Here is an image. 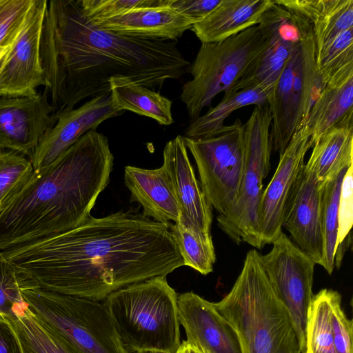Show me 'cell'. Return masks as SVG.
Listing matches in <instances>:
<instances>
[{
  "label": "cell",
  "instance_id": "cell-17",
  "mask_svg": "<svg viewBox=\"0 0 353 353\" xmlns=\"http://www.w3.org/2000/svg\"><path fill=\"white\" fill-rule=\"evenodd\" d=\"M320 183L306 163L288 201L283 228L292 242L314 263L322 265L324 239L321 214Z\"/></svg>",
  "mask_w": 353,
  "mask_h": 353
},
{
  "label": "cell",
  "instance_id": "cell-18",
  "mask_svg": "<svg viewBox=\"0 0 353 353\" xmlns=\"http://www.w3.org/2000/svg\"><path fill=\"white\" fill-rule=\"evenodd\" d=\"M177 306L186 341L201 353H241L236 334L214 303L188 292L177 296Z\"/></svg>",
  "mask_w": 353,
  "mask_h": 353
},
{
  "label": "cell",
  "instance_id": "cell-6",
  "mask_svg": "<svg viewBox=\"0 0 353 353\" xmlns=\"http://www.w3.org/2000/svg\"><path fill=\"white\" fill-rule=\"evenodd\" d=\"M17 274L32 312L73 349L79 353H128L103 302L51 292Z\"/></svg>",
  "mask_w": 353,
  "mask_h": 353
},
{
  "label": "cell",
  "instance_id": "cell-7",
  "mask_svg": "<svg viewBox=\"0 0 353 353\" xmlns=\"http://www.w3.org/2000/svg\"><path fill=\"white\" fill-rule=\"evenodd\" d=\"M267 38L258 26L217 43H201L180 95L190 120L201 116L219 93L230 90L264 50Z\"/></svg>",
  "mask_w": 353,
  "mask_h": 353
},
{
  "label": "cell",
  "instance_id": "cell-14",
  "mask_svg": "<svg viewBox=\"0 0 353 353\" xmlns=\"http://www.w3.org/2000/svg\"><path fill=\"white\" fill-rule=\"evenodd\" d=\"M311 134L304 125L292 137L279 155L278 166L263 191L258 213L260 249L272 244L283 232L285 208L292 190L305 165V157L312 148Z\"/></svg>",
  "mask_w": 353,
  "mask_h": 353
},
{
  "label": "cell",
  "instance_id": "cell-41",
  "mask_svg": "<svg viewBox=\"0 0 353 353\" xmlns=\"http://www.w3.org/2000/svg\"><path fill=\"white\" fill-rule=\"evenodd\" d=\"M175 353H201L196 348L191 345L186 341H182Z\"/></svg>",
  "mask_w": 353,
  "mask_h": 353
},
{
  "label": "cell",
  "instance_id": "cell-42",
  "mask_svg": "<svg viewBox=\"0 0 353 353\" xmlns=\"http://www.w3.org/2000/svg\"><path fill=\"white\" fill-rule=\"evenodd\" d=\"M13 43L14 42H12L10 44L6 45V46H0V63H1V60L3 59V58L4 57V56L6 54V53L8 52V50L11 48Z\"/></svg>",
  "mask_w": 353,
  "mask_h": 353
},
{
  "label": "cell",
  "instance_id": "cell-10",
  "mask_svg": "<svg viewBox=\"0 0 353 353\" xmlns=\"http://www.w3.org/2000/svg\"><path fill=\"white\" fill-rule=\"evenodd\" d=\"M183 139L206 200L219 215L225 214L239 194L245 169L243 123L237 119L215 136Z\"/></svg>",
  "mask_w": 353,
  "mask_h": 353
},
{
  "label": "cell",
  "instance_id": "cell-31",
  "mask_svg": "<svg viewBox=\"0 0 353 353\" xmlns=\"http://www.w3.org/2000/svg\"><path fill=\"white\" fill-rule=\"evenodd\" d=\"M348 168L335 173L320 183L321 214L324 239V256L321 266L329 274H332L334 268L339 195L343 178Z\"/></svg>",
  "mask_w": 353,
  "mask_h": 353
},
{
  "label": "cell",
  "instance_id": "cell-12",
  "mask_svg": "<svg viewBox=\"0 0 353 353\" xmlns=\"http://www.w3.org/2000/svg\"><path fill=\"white\" fill-rule=\"evenodd\" d=\"M257 26L266 37L267 45L254 63L230 90L260 86L272 95L285 64L301 43V20L274 0Z\"/></svg>",
  "mask_w": 353,
  "mask_h": 353
},
{
  "label": "cell",
  "instance_id": "cell-24",
  "mask_svg": "<svg viewBox=\"0 0 353 353\" xmlns=\"http://www.w3.org/2000/svg\"><path fill=\"white\" fill-rule=\"evenodd\" d=\"M351 117H353V65L325 83L305 125L314 143L323 134Z\"/></svg>",
  "mask_w": 353,
  "mask_h": 353
},
{
  "label": "cell",
  "instance_id": "cell-5",
  "mask_svg": "<svg viewBox=\"0 0 353 353\" xmlns=\"http://www.w3.org/2000/svg\"><path fill=\"white\" fill-rule=\"evenodd\" d=\"M177 294L166 276L122 288L103 301L125 349L175 353L181 345Z\"/></svg>",
  "mask_w": 353,
  "mask_h": 353
},
{
  "label": "cell",
  "instance_id": "cell-20",
  "mask_svg": "<svg viewBox=\"0 0 353 353\" xmlns=\"http://www.w3.org/2000/svg\"><path fill=\"white\" fill-rule=\"evenodd\" d=\"M124 183L131 194V200L143 208V215L166 225L170 221L179 223V205L163 165L154 170L127 165L124 168Z\"/></svg>",
  "mask_w": 353,
  "mask_h": 353
},
{
  "label": "cell",
  "instance_id": "cell-22",
  "mask_svg": "<svg viewBox=\"0 0 353 353\" xmlns=\"http://www.w3.org/2000/svg\"><path fill=\"white\" fill-rule=\"evenodd\" d=\"M274 0H221L191 30L201 43H217L257 26Z\"/></svg>",
  "mask_w": 353,
  "mask_h": 353
},
{
  "label": "cell",
  "instance_id": "cell-37",
  "mask_svg": "<svg viewBox=\"0 0 353 353\" xmlns=\"http://www.w3.org/2000/svg\"><path fill=\"white\" fill-rule=\"evenodd\" d=\"M24 302L17 271L0 252V314H10L15 306Z\"/></svg>",
  "mask_w": 353,
  "mask_h": 353
},
{
  "label": "cell",
  "instance_id": "cell-40",
  "mask_svg": "<svg viewBox=\"0 0 353 353\" xmlns=\"http://www.w3.org/2000/svg\"><path fill=\"white\" fill-rule=\"evenodd\" d=\"M0 353H22L17 336L3 314H0Z\"/></svg>",
  "mask_w": 353,
  "mask_h": 353
},
{
  "label": "cell",
  "instance_id": "cell-8",
  "mask_svg": "<svg viewBox=\"0 0 353 353\" xmlns=\"http://www.w3.org/2000/svg\"><path fill=\"white\" fill-rule=\"evenodd\" d=\"M298 17L302 30L301 43L285 64L268 101L272 114V146L279 155L285 151L295 132L305 125L325 85L316 65L312 28Z\"/></svg>",
  "mask_w": 353,
  "mask_h": 353
},
{
  "label": "cell",
  "instance_id": "cell-25",
  "mask_svg": "<svg viewBox=\"0 0 353 353\" xmlns=\"http://www.w3.org/2000/svg\"><path fill=\"white\" fill-rule=\"evenodd\" d=\"M307 163L318 180L328 177L353 163V117L320 136L314 143Z\"/></svg>",
  "mask_w": 353,
  "mask_h": 353
},
{
  "label": "cell",
  "instance_id": "cell-36",
  "mask_svg": "<svg viewBox=\"0 0 353 353\" xmlns=\"http://www.w3.org/2000/svg\"><path fill=\"white\" fill-rule=\"evenodd\" d=\"M34 0H0V46L18 37Z\"/></svg>",
  "mask_w": 353,
  "mask_h": 353
},
{
  "label": "cell",
  "instance_id": "cell-28",
  "mask_svg": "<svg viewBox=\"0 0 353 353\" xmlns=\"http://www.w3.org/2000/svg\"><path fill=\"white\" fill-rule=\"evenodd\" d=\"M4 316L18 339L22 353H79L47 327L26 301Z\"/></svg>",
  "mask_w": 353,
  "mask_h": 353
},
{
  "label": "cell",
  "instance_id": "cell-15",
  "mask_svg": "<svg viewBox=\"0 0 353 353\" xmlns=\"http://www.w3.org/2000/svg\"><path fill=\"white\" fill-rule=\"evenodd\" d=\"M45 92L32 96H0V148L31 158L40 139L56 119Z\"/></svg>",
  "mask_w": 353,
  "mask_h": 353
},
{
  "label": "cell",
  "instance_id": "cell-16",
  "mask_svg": "<svg viewBox=\"0 0 353 353\" xmlns=\"http://www.w3.org/2000/svg\"><path fill=\"white\" fill-rule=\"evenodd\" d=\"M122 113L114 107L110 92L99 94L81 106L61 113L40 139L30 159L34 171L49 166L87 132Z\"/></svg>",
  "mask_w": 353,
  "mask_h": 353
},
{
  "label": "cell",
  "instance_id": "cell-30",
  "mask_svg": "<svg viewBox=\"0 0 353 353\" xmlns=\"http://www.w3.org/2000/svg\"><path fill=\"white\" fill-rule=\"evenodd\" d=\"M169 230L183 261L203 275L213 271L215 250L210 232H205L178 223L170 224Z\"/></svg>",
  "mask_w": 353,
  "mask_h": 353
},
{
  "label": "cell",
  "instance_id": "cell-38",
  "mask_svg": "<svg viewBox=\"0 0 353 353\" xmlns=\"http://www.w3.org/2000/svg\"><path fill=\"white\" fill-rule=\"evenodd\" d=\"M342 298L339 292L332 294V316L334 344L336 353H352L353 323L349 319L342 306Z\"/></svg>",
  "mask_w": 353,
  "mask_h": 353
},
{
  "label": "cell",
  "instance_id": "cell-13",
  "mask_svg": "<svg viewBox=\"0 0 353 353\" xmlns=\"http://www.w3.org/2000/svg\"><path fill=\"white\" fill-rule=\"evenodd\" d=\"M47 0H34L22 28L0 63V96H32L48 87L40 41Z\"/></svg>",
  "mask_w": 353,
  "mask_h": 353
},
{
  "label": "cell",
  "instance_id": "cell-39",
  "mask_svg": "<svg viewBox=\"0 0 353 353\" xmlns=\"http://www.w3.org/2000/svg\"><path fill=\"white\" fill-rule=\"evenodd\" d=\"M221 0H173L170 7L195 23L203 21Z\"/></svg>",
  "mask_w": 353,
  "mask_h": 353
},
{
  "label": "cell",
  "instance_id": "cell-19",
  "mask_svg": "<svg viewBox=\"0 0 353 353\" xmlns=\"http://www.w3.org/2000/svg\"><path fill=\"white\" fill-rule=\"evenodd\" d=\"M163 162L180 212V223L210 232L212 208L208 203L190 163L183 137L176 136L167 142L163 152Z\"/></svg>",
  "mask_w": 353,
  "mask_h": 353
},
{
  "label": "cell",
  "instance_id": "cell-4",
  "mask_svg": "<svg viewBox=\"0 0 353 353\" xmlns=\"http://www.w3.org/2000/svg\"><path fill=\"white\" fill-rule=\"evenodd\" d=\"M261 254L248 251L230 291L214 303L234 329L241 353H301L290 314L275 293Z\"/></svg>",
  "mask_w": 353,
  "mask_h": 353
},
{
  "label": "cell",
  "instance_id": "cell-1",
  "mask_svg": "<svg viewBox=\"0 0 353 353\" xmlns=\"http://www.w3.org/2000/svg\"><path fill=\"white\" fill-rule=\"evenodd\" d=\"M170 224L119 211L91 216L70 230L1 252L41 288L103 301L122 288L183 265Z\"/></svg>",
  "mask_w": 353,
  "mask_h": 353
},
{
  "label": "cell",
  "instance_id": "cell-3",
  "mask_svg": "<svg viewBox=\"0 0 353 353\" xmlns=\"http://www.w3.org/2000/svg\"><path fill=\"white\" fill-rule=\"evenodd\" d=\"M113 162L108 138L92 130L34 171L0 212V252L83 223L109 183Z\"/></svg>",
  "mask_w": 353,
  "mask_h": 353
},
{
  "label": "cell",
  "instance_id": "cell-26",
  "mask_svg": "<svg viewBox=\"0 0 353 353\" xmlns=\"http://www.w3.org/2000/svg\"><path fill=\"white\" fill-rule=\"evenodd\" d=\"M112 104L119 111L128 110L150 117L160 125L173 123L172 101L126 77H112L109 80Z\"/></svg>",
  "mask_w": 353,
  "mask_h": 353
},
{
  "label": "cell",
  "instance_id": "cell-9",
  "mask_svg": "<svg viewBox=\"0 0 353 353\" xmlns=\"http://www.w3.org/2000/svg\"><path fill=\"white\" fill-rule=\"evenodd\" d=\"M268 104L255 106L243 123L245 169L239 194L229 210L216 217L219 227L235 243L260 249L258 213L263 181L269 174L272 150Z\"/></svg>",
  "mask_w": 353,
  "mask_h": 353
},
{
  "label": "cell",
  "instance_id": "cell-23",
  "mask_svg": "<svg viewBox=\"0 0 353 353\" xmlns=\"http://www.w3.org/2000/svg\"><path fill=\"white\" fill-rule=\"evenodd\" d=\"M311 26L316 56L341 32L353 28V0H274Z\"/></svg>",
  "mask_w": 353,
  "mask_h": 353
},
{
  "label": "cell",
  "instance_id": "cell-29",
  "mask_svg": "<svg viewBox=\"0 0 353 353\" xmlns=\"http://www.w3.org/2000/svg\"><path fill=\"white\" fill-rule=\"evenodd\" d=\"M323 289L314 294L305 327V353H336L332 329V294Z\"/></svg>",
  "mask_w": 353,
  "mask_h": 353
},
{
  "label": "cell",
  "instance_id": "cell-2",
  "mask_svg": "<svg viewBox=\"0 0 353 353\" xmlns=\"http://www.w3.org/2000/svg\"><path fill=\"white\" fill-rule=\"evenodd\" d=\"M176 43L99 28L77 0L47 1L40 55L53 117L110 92L112 77L129 78L159 92L166 80L189 72L191 63Z\"/></svg>",
  "mask_w": 353,
  "mask_h": 353
},
{
  "label": "cell",
  "instance_id": "cell-33",
  "mask_svg": "<svg viewBox=\"0 0 353 353\" xmlns=\"http://www.w3.org/2000/svg\"><path fill=\"white\" fill-rule=\"evenodd\" d=\"M350 65H353V28L339 34L316 56L319 73L325 84Z\"/></svg>",
  "mask_w": 353,
  "mask_h": 353
},
{
  "label": "cell",
  "instance_id": "cell-21",
  "mask_svg": "<svg viewBox=\"0 0 353 353\" xmlns=\"http://www.w3.org/2000/svg\"><path fill=\"white\" fill-rule=\"evenodd\" d=\"M92 21L99 28L119 34L173 41H177L195 24L170 6L134 9L112 18Z\"/></svg>",
  "mask_w": 353,
  "mask_h": 353
},
{
  "label": "cell",
  "instance_id": "cell-32",
  "mask_svg": "<svg viewBox=\"0 0 353 353\" xmlns=\"http://www.w3.org/2000/svg\"><path fill=\"white\" fill-rule=\"evenodd\" d=\"M34 172L26 155L0 148V212L27 182Z\"/></svg>",
  "mask_w": 353,
  "mask_h": 353
},
{
  "label": "cell",
  "instance_id": "cell-43",
  "mask_svg": "<svg viewBox=\"0 0 353 353\" xmlns=\"http://www.w3.org/2000/svg\"><path fill=\"white\" fill-rule=\"evenodd\" d=\"M131 353H170L164 351H159V350H139L133 352Z\"/></svg>",
  "mask_w": 353,
  "mask_h": 353
},
{
  "label": "cell",
  "instance_id": "cell-11",
  "mask_svg": "<svg viewBox=\"0 0 353 353\" xmlns=\"http://www.w3.org/2000/svg\"><path fill=\"white\" fill-rule=\"evenodd\" d=\"M271 250L261 259L268 278L286 307L301 346L305 353V327L312 297L315 263L282 232Z\"/></svg>",
  "mask_w": 353,
  "mask_h": 353
},
{
  "label": "cell",
  "instance_id": "cell-35",
  "mask_svg": "<svg viewBox=\"0 0 353 353\" xmlns=\"http://www.w3.org/2000/svg\"><path fill=\"white\" fill-rule=\"evenodd\" d=\"M353 225V166L347 170L341 183L339 207L338 230L334 257V266L339 268L344 247Z\"/></svg>",
  "mask_w": 353,
  "mask_h": 353
},
{
  "label": "cell",
  "instance_id": "cell-34",
  "mask_svg": "<svg viewBox=\"0 0 353 353\" xmlns=\"http://www.w3.org/2000/svg\"><path fill=\"white\" fill-rule=\"evenodd\" d=\"M173 0H77L85 16L92 21L109 19L130 10L170 6Z\"/></svg>",
  "mask_w": 353,
  "mask_h": 353
},
{
  "label": "cell",
  "instance_id": "cell-27",
  "mask_svg": "<svg viewBox=\"0 0 353 353\" xmlns=\"http://www.w3.org/2000/svg\"><path fill=\"white\" fill-rule=\"evenodd\" d=\"M271 94L260 86H252L224 92L222 100L203 115L190 120L185 137L197 139L215 136L225 127V120L234 111L247 105L268 104Z\"/></svg>",
  "mask_w": 353,
  "mask_h": 353
}]
</instances>
